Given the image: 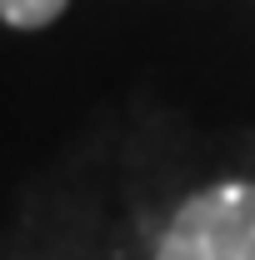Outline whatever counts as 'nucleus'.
I'll list each match as a JSON object with an SVG mask.
<instances>
[{
    "label": "nucleus",
    "instance_id": "2",
    "mask_svg": "<svg viewBox=\"0 0 255 260\" xmlns=\"http://www.w3.org/2000/svg\"><path fill=\"white\" fill-rule=\"evenodd\" d=\"M65 10V0H0V20L15 30H40Z\"/></svg>",
    "mask_w": 255,
    "mask_h": 260
},
{
    "label": "nucleus",
    "instance_id": "1",
    "mask_svg": "<svg viewBox=\"0 0 255 260\" xmlns=\"http://www.w3.org/2000/svg\"><path fill=\"white\" fill-rule=\"evenodd\" d=\"M155 260H255V180H225L190 195Z\"/></svg>",
    "mask_w": 255,
    "mask_h": 260
}]
</instances>
